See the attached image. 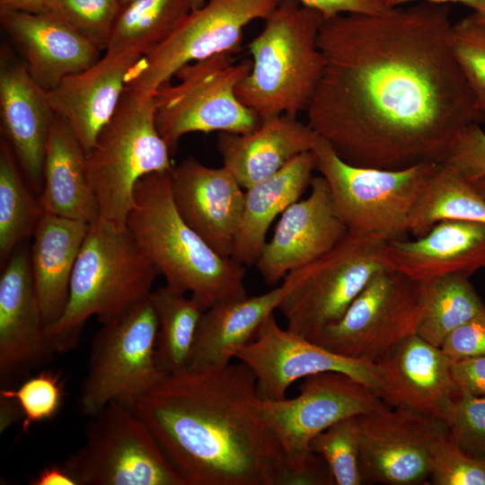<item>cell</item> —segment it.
Listing matches in <instances>:
<instances>
[{
    "label": "cell",
    "instance_id": "1",
    "mask_svg": "<svg viewBox=\"0 0 485 485\" xmlns=\"http://www.w3.org/2000/svg\"><path fill=\"white\" fill-rule=\"evenodd\" d=\"M451 25L449 6L428 2L324 19L309 127L354 165L444 163L460 132L485 121L453 54Z\"/></svg>",
    "mask_w": 485,
    "mask_h": 485
},
{
    "label": "cell",
    "instance_id": "2",
    "mask_svg": "<svg viewBox=\"0 0 485 485\" xmlns=\"http://www.w3.org/2000/svg\"><path fill=\"white\" fill-rule=\"evenodd\" d=\"M132 407L188 485H278L283 453L244 363L165 375Z\"/></svg>",
    "mask_w": 485,
    "mask_h": 485
},
{
    "label": "cell",
    "instance_id": "3",
    "mask_svg": "<svg viewBox=\"0 0 485 485\" xmlns=\"http://www.w3.org/2000/svg\"><path fill=\"white\" fill-rule=\"evenodd\" d=\"M170 172L138 181L127 229L166 285L190 293L205 309L248 296L243 266L216 252L180 215Z\"/></svg>",
    "mask_w": 485,
    "mask_h": 485
},
{
    "label": "cell",
    "instance_id": "4",
    "mask_svg": "<svg viewBox=\"0 0 485 485\" xmlns=\"http://www.w3.org/2000/svg\"><path fill=\"white\" fill-rule=\"evenodd\" d=\"M323 20L313 8L281 0L249 43L251 69L235 93L261 122L306 110L324 66L318 45Z\"/></svg>",
    "mask_w": 485,
    "mask_h": 485
},
{
    "label": "cell",
    "instance_id": "5",
    "mask_svg": "<svg viewBox=\"0 0 485 485\" xmlns=\"http://www.w3.org/2000/svg\"><path fill=\"white\" fill-rule=\"evenodd\" d=\"M158 275L127 228L100 218L92 223L73 270L66 310L48 328L56 354L76 347L89 318L105 324L147 298Z\"/></svg>",
    "mask_w": 485,
    "mask_h": 485
},
{
    "label": "cell",
    "instance_id": "6",
    "mask_svg": "<svg viewBox=\"0 0 485 485\" xmlns=\"http://www.w3.org/2000/svg\"><path fill=\"white\" fill-rule=\"evenodd\" d=\"M299 390L293 399L261 400L263 415L283 453L278 485L332 484L327 463L311 452V441L334 423L384 402L373 389L340 372L304 377Z\"/></svg>",
    "mask_w": 485,
    "mask_h": 485
},
{
    "label": "cell",
    "instance_id": "7",
    "mask_svg": "<svg viewBox=\"0 0 485 485\" xmlns=\"http://www.w3.org/2000/svg\"><path fill=\"white\" fill-rule=\"evenodd\" d=\"M154 110V96L143 99L125 89L113 116L86 154L99 218L119 229L127 228L138 181L173 167L170 149L156 128Z\"/></svg>",
    "mask_w": 485,
    "mask_h": 485
},
{
    "label": "cell",
    "instance_id": "8",
    "mask_svg": "<svg viewBox=\"0 0 485 485\" xmlns=\"http://www.w3.org/2000/svg\"><path fill=\"white\" fill-rule=\"evenodd\" d=\"M387 241L355 231L311 263L290 271L277 307L287 330L315 342L336 323L379 269Z\"/></svg>",
    "mask_w": 485,
    "mask_h": 485
},
{
    "label": "cell",
    "instance_id": "9",
    "mask_svg": "<svg viewBox=\"0 0 485 485\" xmlns=\"http://www.w3.org/2000/svg\"><path fill=\"white\" fill-rule=\"evenodd\" d=\"M316 170L329 186L335 210L348 231L385 241L405 239L409 217L439 163L400 170L357 166L344 161L317 135L312 149Z\"/></svg>",
    "mask_w": 485,
    "mask_h": 485
},
{
    "label": "cell",
    "instance_id": "10",
    "mask_svg": "<svg viewBox=\"0 0 485 485\" xmlns=\"http://www.w3.org/2000/svg\"><path fill=\"white\" fill-rule=\"evenodd\" d=\"M218 53L185 65L154 93L156 128L172 155L180 139L193 132L246 133L261 121L236 96V87L251 69V60L235 61Z\"/></svg>",
    "mask_w": 485,
    "mask_h": 485
},
{
    "label": "cell",
    "instance_id": "11",
    "mask_svg": "<svg viewBox=\"0 0 485 485\" xmlns=\"http://www.w3.org/2000/svg\"><path fill=\"white\" fill-rule=\"evenodd\" d=\"M63 466L77 485H188L133 407L111 401L89 417Z\"/></svg>",
    "mask_w": 485,
    "mask_h": 485
},
{
    "label": "cell",
    "instance_id": "12",
    "mask_svg": "<svg viewBox=\"0 0 485 485\" xmlns=\"http://www.w3.org/2000/svg\"><path fill=\"white\" fill-rule=\"evenodd\" d=\"M157 329L149 296L101 324L93 339L81 386L83 415L89 418L111 401L132 407L165 376L156 360Z\"/></svg>",
    "mask_w": 485,
    "mask_h": 485
},
{
    "label": "cell",
    "instance_id": "13",
    "mask_svg": "<svg viewBox=\"0 0 485 485\" xmlns=\"http://www.w3.org/2000/svg\"><path fill=\"white\" fill-rule=\"evenodd\" d=\"M421 307L422 283L384 267L315 343L335 354L376 364L416 334Z\"/></svg>",
    "mask_w": 485,
    "mask_h": 485
},
{
    "label": "cell",
    "instance_id": "14",
    "mask_svg": "<svg viewBox=\"0 0 485 485\" xmlns=\"http://www.w3.org/2000/svg\"><path fill=\"white\" fill-rule=\"evenodd\" d=\"M280 1L207 0L191 10L163 43L139 58L128 75L126 90L151 98L185 65L236 52L244 28L254 20H265Z\"/></svg>",
    "mask_w": 485,
    "mask_h": 485
},
{
    "label": "cell",
    "instance_id": "15",
    "mask_svg": "<svg viewBox=\"0 0 485 485\" xmlns=\"http://www.w3.org/2000/svg\"><path fill=\"white\" fill-rule=\"evenodd\" d=\"M357 421L364 483H425L435 447L449 432L439 418L384 403L358 415Z\"/></svg>",
    "mask_w": 485,
    "mask_h": 485
},
{
    "label": "cell",
    "instance_id": "16",
    "mask_svg": "<svg viewBox=\"0 0 485 485\" xmlns=\"http://www.w3.org/2000/svg\"><path fill=\"white\" fill-rule=\"evenodd\" d=\"M234 358L253 373L261 400H283L295 381L322 372L346 374L377 394L382 384L376 364L335 354L282 329L273 313L262 324L256 338L236 351Z\"/></svg>",
    "mask_w": 485,
    "mask_h": 485
},
{
    "label": "cell",
    "instance_id": "17",
    "mask_svg": "<svg viewBox=\"0 0 485 485\" xmlns=\"http://www.w3.org/2000/svg\"><path fill=\"white\" fill-rule=\"evenodd\" d=\"M56 354L37 296L30 251L22 242L0 276V384L10 387Z\"/></svg>",
    "mask_w": 485,
    "mask_h": 485
},
{
    "label": "cell",
    "instance_id": "18",
    "mask_svg": "<svg viewBox=\"0 0 485 485\" xmlns=\"http://www.w3.org/2000/svg\"><path fill=\"white\" fill-rule=\"evenodd\" d=\"M309 196L290 205L280 216L255 266L273 286L290 271L304 267L332 249L348 229L338 216L325 179H312Z\"/></svg>",
    "mask_w": 485,
    "mask_h": 485
},
{
    "label": "cell",
    "instance_id": "19",
    "mask_svg": "<svg viewBox=\"0 0 485 485\" xmlns=\"http://www.w3.org/2000/svg\"><path fill=\"white\" fill-rule=\"evenodd\" d=\"M172 193L185 222L219 255L231 258L244 191L224 166L189 156L170 172Z\"/></svg>",
    "mask_w": 485,
    "mask_h": 485
},
{
    "label": "cell",
    "instance_id": "20",
    "mask_svg": "<svg viewBox=\"0 0 485 485\" xmlns=\"http://www.w3.org/2000/svg\"><path fill=\"white\" fill-rule=\"evenodd\" d=\"M48 93L23 61L3 46L0 53V117L3 137L31 188L40 193L46 144L55 119Z\"/></svg>",
    "mask_w": 485,
    "mask_h": 485
},
{
    "label": "cell",
    "instance_id": "21",
    "mask_svg": "<svg viewBox=\"0 0 485 485\" xmlns=\"http://www.w3.org/2000/svg\"><path fill=\"white\" fill-rule=\"evenodd\" d=\"M451 364L441 348L413 334L376 363L382 382L378 395L387 406L445 421L450 405L459 394Z\"/></svg>",
    "mask_w": 485,
    "mask_h": 485
},
{
    "label": "cell",
    "instance_id": "22",
    "mask_svg": "<svg viewBox=\"0 0 485 485\" xmlns=\"http://www.w3.org/2000/svg\"><path fill=\"white\" fill-rule=\"evenodd\" d=\"M140 57L133 52H104L91 66L66 76L47 91L53 111L65 119L85 154L113 116L128 75Z\"/></svg>",
    "mask_w": 485,
    "mask_h": 485
},
{
    "label": "cell",
    "instance_id": "23",
    "mask_svg": "<svg viewBox=\"0 0 485 485\" xmlns=\"http://www.w3.org/2000/svg\"><path fill=\"white\" fill-rule=\"evenodd\" d=\"M383 261L418 282L485 269V223L446 219L414 240L385 242Z\"/></svg>",
    "mask_w": 485,
    "mask_h": 485
},
{
    "label": "cell",
    "instance_id": "24",
    "mask_svg": "<svg viewBox=\"0 0 485 485\" xmlns=\"http://www.w3.org/2000/svg\"><path fill=\"white\" fill-rule=\"evenodd\" d=\"M0 24L32 79L46 91L101 57V51L91 41L46 13L1 10Z\"/></svg>",
    "mask_w": 485,
    "mask_h": 485
},
{
    "label": "cell",
    "instance_id": "25",
    "mask_svg": "<svg viewBox=\"0 0 485 485\" xmlns=\"http://www.w3.org/2000/svg\"><path fill=\"white\" fill-rule=\"evenodd\" d=\"M317 134L306 123L286 114L262 121L251 132H219L223 166L242 189L265 180L295 156L312 151Z\"/></svg>",
    "mask_w": 485,
    "mask_h": 485
},
{
    "label": "cell",
    "instance_id": "26",
    "mask_svg": "<svg viewBox=\"0 0 485 485\" xmlns=\"http://www.w3.org/2000/svg\"><path fill=\"white\" fill-rule=\"evenodd\" d=\"M89 227L86 222L44 212L34 230L30 266L48 328L66 310L73 270Z\"/></svg>",
    "mask_w": 485,
    "mask_h": 485
},
{
    "label": "cell",
    "instance_id": "27",
    "mask_svg": "<svg viewBox=\"0 0 485 485\" xmlns=\"http://www.w3.org/2000/svg\"><path fill=\"white\" fill-rule=\"evenodd\" d=\"M283 295L280 285L254 296L219 304L203 313L187 369L206 371L222 368L236 351L252 341Z\"/></svg>",
    "mask_w": 485,
    "mask_h": 485
},
{
    "label": "cell",
    "instance_id": "28",
    "mask_svg": "<svg viewBox=\"0 0 485 485\" xmlns=\"http://www.w3.org/2000/svg\"><path fill=\"white\" fill-rule=\"evenodd\" d=\"M40 204L44 212L92 224L97 198L86 172V154L64 119L56 115L45 149Z\"/></svg>",
    "mask_w": 485,
    "mask_h": 485
},
{
    "label": "cell",
    "instance_id": "29",
    "mask_svg": "<svg viewBox=\"0 0 485 485\" xmlns=\"http://www.w3.org/2000/svg\"><path fill=\"white\" fill-rule=\"evenodd\" d=\"M313 170L314 154L304 152L272 176L246 189L231 257L235 262L243 267L255 265L271 223L298 200L310 185Z\"/></svg>",
    "mask_w": 485,
    "mask_h": 485
},
{
    "label": "cell",
    "instance_id": "30",
    "mask_svg": "<svg viewBox=\"0 0 485 485\" xmlns=\"http://www.w3.org/2000/svg\"><path fill=\"white\" fill-rule=\"evenodd\" d=\"M446 219L485 223V198L472 181L444 162L428 181L410 212L409 234L423 236Z\"/></svg>",
    "mask_w": 485,
    "mask_h": 485
},
{
    "label": "cell",
    "instance_id": "31",
    "mask_svg": "<svg viewBox=\"0 0 485 485\" xmlns=\"http://www.w3.org/2000/svg\"><path fill=\"white\" fill-rule=\"evenodd\" d=\"M149 297L158 322L155 352L161 371L168 375L187 369L206 309L195 297H187L167 285L152 291Z\"/></svg>",
    "mask_w": 485,
    "mask_h": 485
},
{
    "label": "cell",
    "instance_id": "32",
    "mask_svg": "<svg viewBox=\"0 0 485 485\" xmlns=\"http://www.w3.org/2000/svg\"><path fill=\"white\" fill-rule=\"evenodd\" d=\"M484 305L467 276L450 274L422 282V307L416 334L440 348L453 331Z\"/></svg>",
    "mask_w": 485,
    "mask_h": 485
},
{
    "label": "cell",
    "instance_id": "33",
    "mask_svg": "<svg viewBox=\"0 0 485 485\" xmlns=\"http://www.w3.org/2000/svg\"><path fill=\"white\" fill-rule=\"evenodd\" d=\"M190 11L189 0H133L122 8L105 52L144 57L163 43Z\"/></svg>",
    "mask_w": 485,
    "mask_h": 485
},
{
    "label": "cell",
    "instance_id": "34",
    "mask_svg": "<svg viewBox=\"0 0 485 485\" xmlns=\"http://www.w3.org/2000/svg\"><path fill=\"white\" fill-rule=\"evenodd\" d=\"M14 154L2 137L0 143V261L3 267L14 250L33 234L44 213L39 199L21 176Z\"/></svg>",
    "mask_w": 485,
    "mask_h": 485
},
{
    "label": "cell",
    "instance_id": "35",
    "mask_svg": "<svg viewBox=\"0 0 485 485\" xmlns=\"http://www.w3.org/2000/svg\"><path fill=\"white\" fill-rule=\"evenodd\" d=\"M311 452L327 463L334 484L360 485V439L357 416L341 419L315 436Z\"/></svg>",
    "mask_w": 485,
    "mask_h": 485
},
{
    "label": "cell",
    "instance_id": "36",
    "mask_svg": "<svg viewBox=\"0 0 485 485\" xmlns=\"http://www.w3.org/2000/svg\"><path fill=\"white\" fill-rule=\"evenodd\" d=\"M122 8L119 0H48L43 13L60 21L105 52Z\"/></svg>",
    "mask_w": 485,
    "mask_h": 485
},
{
    "label": "cell",
    "instance_id": "37",
    "mask_svg": "<svg viewBox=\"0 0 485 485\" xmlns=\"http://www.w3.org/2000/svg\"><path fill=\"white\" fill-rule=\"evenodd\" d=\"M449 41L478 108L485 112V22L472 13L452 23Z\"/></svg>",
    "mask_w": 485,
    "mask_h": 485
},
{
    "label": "cell",
    "instance_id": "38",
    "mask_svg": "<svg viewBox=\"0 0 485 485\" xmlns=\"http://www.w3.org/2000/svg\"><path fill=\"white\" fill-rule=\"evenodd\" d=\"M0 395L15 399L22 410V429L28 432L38 422L51 419L58 411L64 396L58 375L42 370L19 383L16 388L1 387Z\"/></svg>",
    "mask_w": 485,
    "mask_h": 485
},
{
    "label": "cell",
    "instance_id": "39",
    "mask_svg": "<svg viewBox=\"0 0 485 485\" xmlns=\"http://www.w3.org/2000/svg\"><path fill=\"white\" fill-rule=\"evenodd\" d=\"M430 478L435 485H485V458L464 451L448 432L435 447Z\"/></svg>",
    "mask_w": 485,
    "mask_h": 485
},
{
    "label": "cell",
    "instance_id": "40",
    "mask_svg": "<svg viewBox=\"0 0 485 485\" xmlns=\"http://www.w3.org/2000/svg\"><path fill=\"white\" fill-rule=\"evenodd\" d=\"M445 421L451 436L464 451L485 458V396L459 392Z\"/></svg>",
    "mask_w": 485,
    "mask_h": 485
},
{
    "label": "cell",
    "instance_id": "41",
    "mask_svg": "<svg viewBox=\"0 0 485 485\" xmlns=\"http://www.w3.org/2000/svg\"><path fill=\"white\" fill-rule=\"evenodd\" d=\"M445 162L470 181L485 177V131L480 124L460 132Z\"/></svg>",
    "mask_w": 485,
    "mask_h": 485
},
{
    "label": "cell",
    "instance_id": "42",
    "mask_svg": "<svg viewBox=\"0 0 485 485\" xmlns=\"http://www.w3.org/2000/svg\"><path fill=\"white\" fill-rule=\"evenodd\" d=\"M440 348L452 361L485 356V305L453 331Z\"/></svg>",
    "mask_w": 485,
    "mask_h": 485
},
{
    "label": "cell",
    "instance_id": "43",
    "mask_svg": "<svg viewBox=\"0 0 485 485\" xmlns=\"http://www.w3.org/2000/svg\"><path fill=\"white\" fill-rule=\"evenodd\" d=\"M451 374L458 392L485 396V356L452 361Z\"/></svg>",
    "mask_w": 485,
    "mask_h": 485
},
{
    "label": "cell",
    "instance_id": "44",
    "mask_svg": "<svg viewBox=\"0 0 485 485\" xmlns=\"http://www.w3.org/2000/svg\"><path fill=\"white\" fill-rule=\"evenodd\" d=\"M320 12L324 19L343 13H381L387 11L383 0H295Z\"/></svg>",
    "mask_w": 485,
    "mask_h": 485
},
{
    "label": "cell",
    "instance_id": "45",
    "mask_svg": "<svg viewBox=\"0 0 485 485\" xmlns=\"http://www.w3.org/2000/svg\"><path fill=\"white\" fill-rule=\"evenodd\" d=\"M31 485H77L72 475L62 465L52 464L43 468L30 481Z\"/></svg>",
    "mask_w": 485,
    "mask_h": 485
},
{
    "label": "cell",
    "instance_id": "46",
    "mask_svg": "<svg viewBox=\"0 0 485 485\" xmlns=\"http://www.w3.org/2000/svg\"><path fill=\"white\" fill-rule=\"evenodd\" d=\"M22 410L15 399L0 395V433L4 432L19 419H22Z\"/></svg>",
    "mask_w": 485,
    "mask_h": 485
},
{
    "label": "cell",
    "instance_id": "47",
    "mask_svg": "<svg viewBox=\"0 0 485 485\" xmlns=\"http://www.w3.org/2000/svg\"><path fill=\"white\" fill-rule=\"evenodd\" d=\"M428 2L436 4L457 3L472 8L475 13H485V0H383L384 5L391 9L400 7L401 4L411 2Z\"/></svg>",
    "mask_w": 485,
    "mask_h": 485
},
{
    "label": "cell",
    "instance_id": "48",
    "mask_svg": "<svg viewBox=\"0 0 485 485\" xmlns=\"http://www.w3.org/2000/svg\"><path fill=\"white\" fill-rule=\"evenodd\" d=\"M48 0H0V11H22L43 13Z\"/></svg>",
    "mask_w": 485,
    "mask_h": 485
},
{
    "label": "cell",
    "instance_id": "49",
    "mask_svg": "<svg viewBox=\"0 0 485 485\" xmlns=\"http://www.w3.org/2000/svg\"><path fill=\"white\" fill-rule=\"evenodd\" d=\"M477 191L485 198V177L472 181Z\"/></svg>",
    "mask_w": 485,
    "mask_h": 485
},
{
    "label": "cell",
    "instance_id": "50",
    "mask_svg": "<svg viewBox=\"0 0 485 485\" xmlns=\"http://www.w3.org/2000/svg\"><path fill=\"white\" fill-rule=\"evenodd\" d=\"M207 0H189L190 6L191 10H196L200 8L205 4Z\"/></svg>",
    "mask_w": 485,
    "mask_h": 485
},
{
    "label": "cell",
    "instance_id": "51",
    "mask_svg": "<svg viewBox=\"0 0 485 485\" xmlns=\"http://www.w3.org/2000/svg\"><path fill=\"white\" fill-rule=\"evenodd\" d=\"M480 20L485 22V13H473Z\"/></svg>",
    "mask_w": 485,
    "mask_h": 485
},
{
    "label": "cell",
    "instance_id": "52",
    "mask_svg": "<svg viewBox=\"0 0 485 485\" xmlns=\"http://www.w3.org/2000/svg\"><path fill=\"white\" fill-rule=\"evenodd\" d=\"M131 1L133 0H119L121 5L124 7L125 5H127L128 3H130Z\"/></svg>",
    "mask_w": 485,
    "mask_h": 485
}]
</instances>
